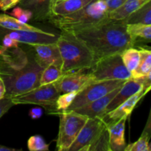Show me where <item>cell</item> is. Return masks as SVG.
I'll return each instance as SVG.
<instances>
[{
	"label": "cell",
	"instance_id": "6da1fadb",
	"mask_svg": "<svg viewBox=\"0 0 151 151\" xmlns=\"http://www.w3.org/2000/svg\"><path fill=\"white\" fill-rule=\"evenodd\" d=\"M123 20H106L83 30L70 33L83 43L92 53L95 62L103 58L121 54L135 44L126 29Z\"/></svg>",
	"mask_w": 151,
	"mask_h": 151
},
{
	"label": "cell",
	"instance_id": "7a4b0ae2",
	"mask_svg": "<svg viewBox=\"0 0 151 151\" xmlns=\"http://www.w3.org/2000/svg\"><path fill=\"white\" fill-rule=\"evenodd\" d=\"M108 19L103 0H93L81 10L65 16H52L49 22L61 32L73 33L92 27Z\"/></svg>",
	"mask_w": 151,
	"mask_h": 151
},
{
	"label": "cell",
	"instance_id": "3957f363",
	"mask_svg": "<svg viewBox=\"0 0 151 151\" xmlns=\"http://www.w3.org/2000/svg\"><path fill=\"white\" fill-rule=\"evenodd\" d=\"M56 44L62 60L63 75L89 70L95 63L94 56L88 47L72 34L62 32Z\"/></svg>",
	"mask_w": 151,
	"mask_h": 151
},
{
	"label": "cell",
	"instance_id": "277c9868",
	"mask_svg": "<svg viewBox=\"0 0 151 151\" xmlns=\"http://www.w3.org/2000/svg\"><path fill=\"white\" fill-rule=\"evenodd\" d=\"M44 68L36 62L33 55L20 69H14L10 75L1 76L6 87L4 97H12L24 94L40 86V78Z\"/></svg>",
	"mask_w": 151,
	"mask_h": 151
},
{
	"label": "cell",
	"instance_id": "5b68a950",
	"mask_svg": "<svg viewBox=\"0 0 151 151\" xmlns=\"http://www.w3.org/2000/svg\"><path fill=\"white\" fill-rule=\"evenodd\" d=\"M59 116V131L56 139V150L69 151L88 118L75 111L57 112Z\"/></svg>",
	"mask_w": 151,
	"mask_h": 151
},
{
	"label": "cell",
	"instance_id": "8992f818",
	"mask_svg": "<svg viewBox=\"0 0 151 151\" xmlns=\"http://www.w3.org/2000/svg\"><path fill=\"white\" fill-rule=\"evenodd\" d=\"M93 82L103 81H128L131 78V72L122 62L120 54L113 55L97 60L89 69Z\"/></svg>",
	"mask_w": 151,
	"mask_h": 151
},
{
	"label": "cell",
	"instance_id": "52a82bcc",
	"mask_svg": "<svg viewBox=\"0 0 151 151\" xmlns=\"http://www.w3.org/2000/svg\"><path fill=\"white\" fill-rule=\"evenodd\" d=\"M125 81L114 80L91 83L78 91L73 102L66 111H75L83 107L122 86Z\"/></svg>",
	"mask_w": 151,
	"mask_h": 151
},
{
	"label": "cell",
	"instance_id": "ba28073f",
	"mask_svg": "<svg viewBox=\"0 0 151 151\" xmlns=\"http://www.w3.org/2000/svg\"><path fill=\"white\" fill-rule=\"evenodd\" d=\"M60 93L54 83L39 86L37 88L19 95L12 97V101L16 105H37L47 109L55 110V102Z\"/></svg>",
	"mask_w": 151,
	"mask_h": 151
},
{
	"label": "cell",
	"instance_id": "9c48e42d",
	"mask_svg": "<svg viewBox=\"0 0 151 151\" xmlns=\"http://www.w3.org/2000/svg\"><path fill=\"white\" fill-rule=\"evenodd\" d=\"M107 128L100 117L88 118L69 151H88L91 145Z\"/></svg>",
	"mask_w": 151,
	"mask_h": 151
},
{
	"label": "cell",
	"instance_id": "30bf717a",
	"mask_svg": "<svg viewBox=\"0 0 151 151\" xmlns=\"http://www.w3.org/2000/svg\"><path fill=\"white\" fill-rule=\"evenodd\" d=\"M60 35L44 31L42 32L24 30H13L0 27V40L3 37H9L16 40L20 44L32 45L36 44H51L56 43Z\"/></svg>",
	"mask_w": 151,
	"mask_h": 151
},
{
	"label": "cell",
	"instance_id": "8fae6325",
	"mask_svg": "<svg viewBox=\"0 0 151 151\" xmlns=\"http://www.w3.org/2000/svg\"><path fill=\"white\" fill-rule=\"evenodd\" d=\"M84 70L69 72L62 75L59 79L54 82L55 86L60 94L69 92H78L93 82L88 72Z\"/></svg>",
	"mask_w": 151,
	"mask_h": 151
},
{
	"label": "cell",
	"instance_id": "7c38bea8",
	"mask_svg": "<svg viewBox=\"0 0 151 151\" xmlns=\"http://www.w3.org/2000/svg\"><path fill=\"white\" fill-rule=\"evenodd\" d=\"M28 56L17 48L6 49L0 45V75H10L14 69H20L27 62Z\"/></svg>",
	"mask_w": 151,
	"mask_h": 151
},
{
	"label": "cell",
	"instance_id": "4fadbf2b",
	"mask_svg": "<svg viewBox=\"0 0 151 151\" xmlns=\"http://www.w3.org/2000/svg\"><path fill=\"white\" fill-rule=\"evenodd\" d=\"M147 92L148 91L144 89L142 90L141 91H139L138 93L131 96L130 98L125 100L124 103L117 106L116 109L109 111L106 114L103 115L100 118L104 121L106 126H109V125L115 123L125 116L128 117L134 109V108L136 107L137 103Z\"/></svg>",
	"mask_w": 151,
	"mask_h": 151
},
{
	"label": "cell",
	"instance_id": "5bb4252c",
	"mask_svg": "<svg viewBox=\"0 0 151 151\" xmlns=\"http://www.w3.org/2000/svg\"><path fill=\"white\" fill-rule=\"evenodd\" d=\"M30 46L33 50V56L35 60L42 68L44 69L52 63L62 65L61 58L56 43L36 44Z\"/></svg>",
	"mask_w": 151,
	"mask_h": 151
},
{
	"label": "cell",
	"instance_id": "9a60e30c",
	"mask_svg": "<svg viewBox=\"0 0 151 151\" xmlns=\"http://www.w3.org/2000/svg\"><path fill=\"white\" fill-rule=\"evenodd\" d=\"M144 89V86L139 78H131L124 83L119 91L116 94L111 101L106 107V111L103 115L106 114L111 111L116 109L117 106L128 100L131 96Z\"/></svg>",
	"mask_w": 151,
	"mask_h": 151
},
{
	"label": "cell",
	"instance_id": "2e32d148",
	"mask_svg": "<svg viewBox=\"0 0 151 151\" xmlns=\"http://www.w3.org/2000/svg\"><path fill=\"white\" fill-rule=\"evenodd\" d=\"M119 88L113 90L112 91L109 92V94H106L103 97L83 106V107L79 108V109L75 110V111L78 113L81 114L86 116L88 118H94V117H101L106 111V107L109 104L112 99L114 97L117 91H119Z\"/></svg>",
	"mask_w": 151,
	"mask_h": 151
},
{
	"label": "cell",
	"instance_id": "e0dca14e",
	"mask_svg": "<svg viewBox=\"0 0 151 151\" xmlns=\"http://www.w3.org/2000/svg\"><path fill=\"white\" fill-rule=\"evenodd\" d=\"M53 0H21L18 4L32 13L34 21L48 20L52 16L51 7Z\"/></svg>",
	"mask_w": 151,
	"mask_h": 151
},
{
	"label": "cell",
	"instance_id": "ac0fdd59",
	"mask_svg": "<svg viewBox=\"0 0 151 151\" xmlns=\"http://www.w3.org/2000/svg\"><path fill=\"white\" fill-rule=\"evenodd\" d=\"M127 119L128 116H125L115 123L107 126L109 145L111 151H124L126 147L125 129Z\"/></svg>",
	"mask_w": 151,
	"mask_h": 151
},
{
	"label": "cell",
	"instance_id": "d6986e66",
	"mask_svg": "<svg viewBox=\"0 0 151 151\" xmlns=\"http://www.w3.org/2000/svg\"><path fill=\"white\" fill-rule=\"evenodd\" d=\"M93 0H60L52 4V16H65L81 10Z\"/></svg>",
	"mask_w": 151,
	"mask_h": 151
},
{
	"label": "cell",
	"instance_id": "ffe728a7",
	"mask_svg": "<svg viewBox=\"0 0 151 151\" xmlns=\"http://www.w3.org/2000/svg\"><path fill=\"white\" fill-rule=\"evenodd\" d=\"M150 1L151 0H126L119 8L108 13V18L114 20H123Z\"/></svg>",
	"mask_w": 151,
	"mask_h": 151
},
{
	"label": "cell",
	"instance_id": "44dd1931",
	"mask_svg": "<svg viewBox=\"0 0 151 151\" xmlns=\"http://www.w3.org/2000/svg\"><path fill=\"white\" fill-rule=\"evenodd\" d=\"M0 27L13 30H24L42 32L44 30L27 23L20 22L16 18L7 14H0Z\"/></svg>",
	"mask_w": 151,
	"mask_h": 151
},
{
	"label": "cell",
	"instance_id": "7402d4cb",
	"mask_svg": "<svg viewBox=\"0 0 151 151\" xmlns=\"http://www.w3.org/2000/svg\"><path fill=\"white\" fill-rule=\"evenodd\" d=\"M126 29L134 44L139 41L150 42L151 25L143 24H127Z\"/></svg>",
	"mask_w": 151,
	"mask_h": 151
},
{
	"label": "cell",
	"instance_id": "603a6c76",
	"mask_svg": "<svg viewBox=\"0 0 151 151\" xmlns=\"http://www.w3.org/2000/svg\"><path fill=\"white\" fill-rule=\"evenodd\" d=\"M140 59L137 69L131 72V78H138L151 74V52L150 50L140 47Z\"/></svg>",
	"mask_w": 151,
	"mask_h": 151
},
{
	"label": "cell",
	"instance_id": "cb8c5ba5",
	"mask_svg": "<svg viewBox=\"0 0 151 151\" xmlns=\"http://www.w3.org/2000/svg\"><path fill=\"white\" fill-rule=\"evenodd\" d=\"M125 20L127 24L151 25V1L131 13Z\"/></svg>",
	"mask_w": 151,
	"mask_h": 151
},
{
	"label": "cell",
	"instance_id": "d4e9b609",
	"mask_svg": "<svg viewBox=\"0 0 151 151\" xmlns=\"http://www.w3.org/2000/svg\"><path fill=\"white\" fill-rule=\"evenodd\" d=\"M150 134V116H149L147 125L139 139L135 142L126 145L124 151H150V145L149 144Z\"/></svg>",
	"mask_w": 151,
	"mask_h": 151
},
{
	"label": "cell",
	"instance_id": "484cf974",
	"mask_svg": "<svg viewBox=\"0 0 151 151\" xmlns=\"http://www.w3.org/2000/svg\"><path fill=\"white\" fill-rule=\"evenodd\" d=\"M61 64L52 63L44 68L40 78V86L47 85L55 82L63 75Z\"/></svg>",
	"mask_w": 151,
	"mask_h": 151
},
{
	"label": "cell",
	"instance_id": "4316f807",
	"mask_svg": "<svg viewBox=\"0 0 151 151\" xmlns=\"http://www.w3.org/2000/svg\"><path fill=\"white\" fill-rule=\"evenodd\" d=\"M122 62L129 72H133L137 69L140 59V52L139 49L133 47L126 49L120 54Z\"/></svg>",
	"mask_w": 151,
	"mask_h": 151
},
{
	"label": "cell",
	"instance_id": "83f0119b",
	"mask_svg": "<svg viewBox=\"0 0 151 151\" xmlns=\"http://www.w3.org/2000/svg\"><path fill=\"white\" fill-rule=\"evenodd\" d=\"M88 151H111L109 145L107 128L99 135L97 139L91 145Z\"/></svg>",
	"mask_w": 151,
	"mask_h": 151
},
{
	"label": "cell",
	"instance_id": "f1b7e54d",
	"mask_svg": "<svg viewBox=\"0 0 151 151\" xmlns=\"http://www.w3.org/2000/svg\"><path fill=\"white\" fill-rule=\"evenodd\" d=\"M78 92H69L60 94L58 97L57 98L55 105V114L57 112L65 111L68 109V108L71 106L73 102L75 96L77 95Z\"/></svg>",
	"mask_w": 151,
	"mask_h": 151
},
{
	"label": "cell",
	"instance_id": "f546056e",
	"mask_svg": "<svg viewBox=\"0 0 151 151\" xmlns=\"http://www.w3.org/2000/svg\"><path fill=\"white\" fill-rule=\"evenodd\" d=\"M49 147L50 145L40 135L32 136L27 141V147L30 151H48Z\"/></svg>",
	"mask_w": 151,
	"mask_h": 151
},
{
	"label": "cell",
	"instance_id": "4dcf8cb0",
	"mask_svg": "<svg viewBox=\"0 0 151 151\" xmlns=\"http://www.w3.org/2000/svg\"><path fill=\"white\" fill-rule=\"evenodd\" d=\"M10 15L24 23H27L32 19V13L29 10L23 8L20 6L15 7L10 12Z\"/></svg>",
	"mask_w": 151,
	"mask_h": 151
},
{
	"label": "cell",
	"instance_id": "1f68e13d",
	"mask_svg": "<svg viewBox=\"0 0 151 151\" xmlns=\"http://www.w3.org/2000/svg\"><path fill=\"white\" fill-rule=\"evenodd\" d=\"M14 103L12 101L11 97H4L0 100V118L5 114L13 106Z\"/></svg>",
	"mask_w": 151,
	"mask_h": 151
},
{
	"label": "cell",
	"instance_id": "d6a6232c",
	"mask_svg": "<svg viewBox=\"0 0 151 151\" xmlns=\"http://www.w3.org/2000/svg\"><path fill=\"white\" fill-rule=\"evenodd\" d=\"M103 1L106 4V10H107V13H109L119 8L120 6L124 4L126 0H103Z\"/></svg>",
	"mask_w": 151,
	"mask_h": 151
},
{
	"label": "cell",
	"instance_id": "836d02e7",
	"mask_svg": "<svg viewBox=\"0 0 151 151\" xmlns=\"http://www.w3.org/2000/svg\"><path fill=\"white\" fill-rule=\"evenodd\" d=\"M21 0H1L0 1V10L2 11H7L9 9L19 4Z\"/></svg>",
	"mask_w": 151,
	"mask_h": 151
},
{
	"label": "cell",
	"instance_id": "e575fe53",
	"mask_svg": "<svg viewBox=\"0 0 151 151\" xmlns=\"http://www.w3.org/2000/svg\"><path fill=\"white\" fill-rule=\"evenodd\" d=\"M43 115V110L41 107H34L29 111V116L32 119H38Z\"/></svg>",
	"mask_w": 151,
	"mask_h": 151
},
{
	"label": "cell",
	"instance_id": "d590c367",
	"mask_svg": "<svg viewBox=\"0 0 151 151\" xmlns=\"http://www.w3.org/2000/svg\"><path fill=\"white\" fill-rule=\"evenodd\" d=\"M6 94V87L2 78L0 75V100L4 97Z\"/></svg>",
	"mask_w": 151,
	"mask_h": 151
},
{
	"label": "cell",
	"instance_id": "8d00e7d4",
	"mask_svg": "<svg viewBox=\"0 0 151 151\" xmlns=\"http://www.w3.org/2000/svg\"><path fill=\"white\" fill-rule=\"evenodd\" d=\"M21 150L19 149H14V148H10V147H5L0 145V151H20Z\"/></svg>",
	"mask_w": 151,
	"mask_h": 151
},
{
	"label": "cell",
	"instance_id": "74e56055",
	"mask_svg": "<svg viewBox=\"0 0 151 151\" xmlns=\"http://www.w3.org/2000/svg\"><path fill=\"white\" fill-rule=\"evenodd\" d=\"M60 1V0H53V2H52V4L54 2H55V1Z\"/></svg>",
	"mask_w": 151,
	"mask_h": 151
},
{
	"label": "cell",
	"instance_id": "f35d334b",
	"mask_svg": "<svg viewBox=\"0 0 151 151\" xmlns=\"http://www.w3.org/2000/svg\"><path fill=\"white\" fill-rule=\"evenodd\" d=\"M0 1H1V0H0Z\"/></svg>",
	"mask_w": 151,
	"mask_h": 151
}]
</instances>
